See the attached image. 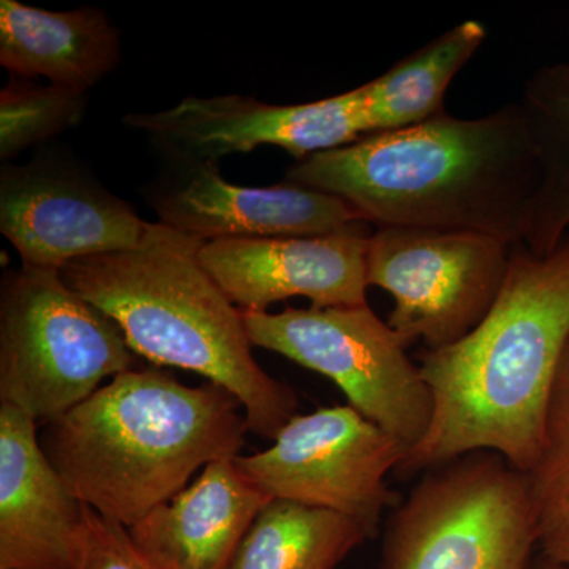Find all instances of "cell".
<instances>
[{"label": "cell", "instance_id": "cell-14", "mask_svg": "<svg viewBox=\"0 0 569 569\" xmlns=\"http://www.w3.org/2000/svg\"><path fill=\"white\" fill-rule=\"evenodd\" d=\"M84 505L37 436V421L0 403V569H73Z\"/></svg>", "mask_w": 569, "mask_h": 569}, {"label": "cell", "instance_id": "cell-13", "mask_svg": "<svg viewBox=\"0 0 569 569\" xmlns=\"http://www.w3.org/2000/svg\"><path fill=\"white\" fill-rule=\"evenodd\" d=\"M187 164L186 174L153 193L152 206L160 223L200 241L309 238L367 224L335 194L288 182L242 187L228 182L217 163Z\"/></svg>", "mask_w": 569, "mask_h": 569}, {"label": "cell", "instance_id": "cell-4", "mask_svg": "<svg viewBox=\"0 0 569 569\" xmlns=\"http://www.w3.org/2000/svg\"><path fill=\"white\" fill-rule=\"evenodd\" d=\"M203 244L149 223L134 249L70 261L61 276L121 328L134 355L227 389L244 408L250 432L274 440L298 415V396L258 365L242 310L201 263Z\"/></svg>", "mask_w": 569, "mask_h": 569}, {"label": "cell", "instance_id": "cell-21", "mask_svg": "<svg viewBox=\"0 0 569 569\" xmlns=\"http://www.w3.org/2000/svg\"><path fill=\"white\" fill-rule=\"evenodd\" d=\"M88 92L56 84L11 80L0 92V159H14L32 146L80 126Z\"/></svg>", "mask_w": 569, "mask_h": 569}, {"label": "cell", "instance_id": "cell-2", "mask_svg": "<svg viewBox=\"0 0 569 569\" xmlns=\"http://www.w3.org/2000/svg\"><path fill=\"white\" fill-rule=\"evenodd\" d=\"M568 339L569 234L546 257L512 247L507 279L485 320L459 342L419 353L432 421L396 477L477 451L497 452L529 473Z\"/></svg>", "mask_w": 569, "mask_h": 569}, {"label": "cell", "instance_id": "cell-19", "mask_svg": "<svg viewBox=\"0 0 569 569\" xmlns=\"http://www.w3.org/2000/svg\"><path fill=\"white\" fill-rule=\"evenodd\" d=\"M370 535L356 520L295 501H269L228 569H336Z\"/></svg>", "mask_w": 569, "mask_h": 569}, {"label": "cell", "instance_id": "cell-9", "mask_svg": "<svg viewBox=\"0 0 569 569\" xmlns=\"http://www.w3.org/2000/svg\"><path fill=\"white\" fill-rule=\"evenodd\" d=\"M407 449L351 406L295 415L274 445L234 462L272 498L328 509L356 520L376 537L381 515L400 505L389 489L388 471Z\"/></svg>", "mask_w": 569, "mask_h": 569}, {"label": "cell", "instance_id": "cell-12", "mask_svg": "<svg viewBox=\"0 0 569 569\" xmlns=\"http://www.w3.org/2000/svg\"><path fill=\"white\" fill-rule=\"evenodd\" d=\"M367 224L309 238L204 242L200 260L242 312L302 296L316 309L366 306Z\"/></svg>", "mask_w": 569, "mask_h": 569}, {"label": "cell", "instance_id": "cell-5", "mask_svg": "<svg viewBox=\"0 0 569 569\" xmlns=\"http://www.w3.org/2000/svg\"><path fill=\"white\" fill-rule=\"evenodd\" d=\"M121 328L61 272L21 264L0 291V403L50 422L134 369Z\"/></svg>", "mask_w": 569, "mask_h": 569}, {"label": "cell", "instance_id": "cell-7", "mask_svg": "<svg viewBox=\"0 0 569 569\" xmlns=\"http://www.w3.org/2000/svg\"><path fill=\"white\" fill-rule=\"evenodd\" d=\"M253 347L331 378L348 406L397 438L407 452L432 421L433 397L399 335L369 306L242 312Z\"/></svg>", "mask_w": 569, "mask_h": 569}, {"label": "cell", "instance_id": "cell-11", "mask_svg": "<svg viewBox=\"0 0 569 569\" xmlns=\"http://www.w3.org/2000/svg\"><path fill=\"white\" fill-rule=\"evenodd\" d=\"M149 223L66 162L39 159L0 174V231L24 266L61 272L80 258L134 249Z\"/></svg>", "mask_w": 569, "mask_h": 569}, {"label": "cell", "instance_id": "cell-3", "mask_svg": "<svg viewBox=\"0 0 569 569\" xmlns=\"http://www.w3.org/2000/svg\"><path fill=\"white\" fill-rule=\"evenodd\" d=\"M247 432L227 389L134 367L47 422L40 441L71 496L129 529L200 468L239 456Z\"/></svg>", "mask_w": 569, "mask_h": 569}, {"label": "cell", "instance_id": "cell-6", "mask_svg": "<svg viewBox=\"0 0 569 569\" xmlns=\"http://www.w3.org/2000/svg\"><path fill=\"white\" fill-rule=\"evenodd\" d=\"M527 475L477 451L427 471L389 519L380 569H531Z\"/></svg>", "mask_w": 569, "mask_h": 569}, {"label": "cell", "instance_id": "cell-17", "mask_svg": "<svg viewBox=\"0 0 569 569\" xmlns=\"http://www.w3.org/2000/svg\"><path fill=\"white\" fill-rule=\"evenodd\" d=\"M486 36L481 22H460L362 84L372 133L407 129L445 112L449 84L481 48Z\"/></svg>", "mask_w": 569, "mask_h": 569}, {"label": "cell", "instance_id": "cell-10", "mask_svg": "<svg viewBox=\"0 0 569 569\" xmlns=\"http://www.w3.org/2000/svg\"><path fill=\"white\" fill-rule=\"evenodd\" d=\"M186 163L276 146L305 160L372 134L365 86L312 103H264L252 97H187L170 110L123 118Z\"/></svg>", "mask_w": 569, "mask_h": 569}, {"label": "cell", "instance_id": "cell-8", "mask_svg": "<svg viewBox=\"0 0 569 569\" xmlns=\"http://www.w3.org/2000/svg\"><path fill=\"white\" fill-rule=\"evenodd\" d=\"M512 244L477 231L377 228L367 242V283L388 291V325L407 347L459 342L496 305Z\"/></svg>", "mask_w": 569, "mask_h": 569}, {"label": "cell", "instance_id": "cell-15", "mask_svg": "<svg viewBox=\"0 0 569 569\" xmlns=\"http://www.w3.org/2000/svg\"><path fill=\"white\" fill-rule=\"evenodd\" d=\"M271 500L239 470L234 458L220 459L127 530L152 568L228 569L247 531Z\"/></svg>", "mask_w": 569, "mask_h": 569}, {"label": "cell", "instance_id": "cell-22", "mask_svg": "<svg viewBox=\"0 0 569 569\" xmlns=\"http://www.w3.org/2000/svg\"><path fill=\"white\" fill-rule=\"evenodd\" d=\"M73 569H156L148 563L122 523L103 518L88 505L74 548Z\"/></svg>", "mask_w": 569, "mask_h": 569}, {"label": "cell", "instance_id": "cell-1", "mask_svg": "<svg viewBox=\"0 0 569 569\" xmlns=\"http://www.w3.org/2000/svg\"><path fill=\"white\" fill-rule=\"evenodd\" d=\"M541 168L522 103L447 112L299 160L284 182L335 194L377 228L477 231L519 246Z\"/></svg>", "mask_w": 569, "mask_h": 569}, {"label": "cell", "instance_id": "cell-20", "mask_svg": "<svg viewBox=\"0 0 569 569\" xmlns=\"http://www.w3.org/2000/svg\"><path fill=\"white\" fill-rule=\"evenodd\" d=\"M538 527V548L569 568V339L550 392L545 438L527 473Z\"/></svg>", "mask_w": 569, "mask_h": 569}, {"label": "cell", "instance_id": "cell-18", "mask_svg": "<svg viewBox=\"0 0 569 569\" xmlns=\"http://www.w3.org/2000/svg\"><path fill=\"white\" fill-rule=\"evenodd\" d=\"M520 103L537 141L541 178L519 246L546 257L569 230V67L538 71Z\"/></svg>", "mask_w": 569, "mask_h": 569}, {"label": "cell", "instance_id": "cell-16", "mask_svg": "<svg viewBox=\"0 0 569 569\" xmlns=\"http://www.w3.org/2000/svg\"><path fill=\"white\" fill-rule=\"evenodd\" d=\"M121 62V33L93 7L48 11L0 2V63L18 78L88 92Z\"/></svg>", "mask_w": 569, "mask_h": 569}]
</instances>
